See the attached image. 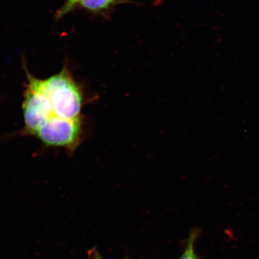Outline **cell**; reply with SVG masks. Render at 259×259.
<instances>
[{
  "label": "cell",
  "mask_w": 259,
  "mask_h": 259,
  "mask_svg": "<svg viewBox=\"0 0 259 259\" xmlns=\"http://www.w3.org/2000/svg\"><path fill=\"white\" fill-rule=\"evenodd\" d=\"M88 259H104L102 257V255L100 254V252L97 247H95L90 249L88 252ZM125 259H130L128 258H125Z\"/></svg>",
  "instance_id": "5"
},
{
  "label": "cell",
  "mask_w": 259,
  "mask_h": 259,
  "mask_svg": "<svg viewBox=\"0 0 259 259\" xmlns=\"http://www.w3.org/2000/svg\"><path fill=\"white\" fill-rule=\"evenodd\" d=\"M200 230L198 228H193L191 231L188 237L187 244L184 252L178 259H202L196 254L194 251V246L197 238L200 235Z\"/></svg>",
  "instance_id": "3"
},
{
  "label": "cell",
  "mask_w": 259,
  "mask_h": 259,
  "mask_svg": "<svg viewBox=\"0 0 259 259\" xmlns=\"http://www.w3.org/2000/svg\"><path fill=\"white\" fill-rule=\"evenodd\" d=\"M135 3L132 0H79L77 5L94 14L105 15L118 5Z\"/></svg>",
  "instance_id": "2"
},
{
  "label": "cell",
  "mask_w": 259,
  "mask_h": 259,
  "mask_svg": "<svg viewBox=\"0 0 259 259\" xmlns=\"http://www.w3.org/2000/svg\"><path fill=\"white\" fill-rule=\"evenodd\" d=\"M78 2L79 0H67L63 7L57 13V18L60 19L63 17L64 16L69 14L71 11H72L76 7Z\"/></svg>",
  "instance_id": "4"
},
{
  "label": "cell",
  "mask_w": 259,
  "mask_h": 259,
  "mask_svg": "<svg viewBox=\"0 0 259 259\" xmlns=\"http://www.w3.org/2000/svg\"><path fill=\"white\" fill-rule=\"evenodd\" d=\"M27 83L22 102L25 135L33 136L47 147L63 148L73 153L82 142V87L67 66L41 79L25 68Z\"/></svg>",
  "instance_id": "1"
}]
</instances>
